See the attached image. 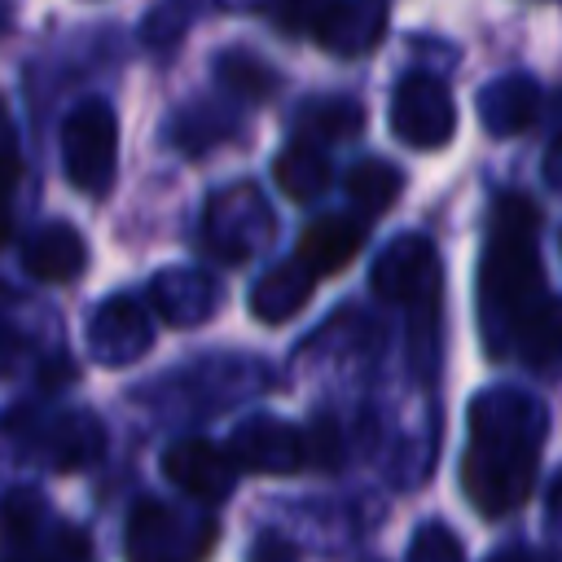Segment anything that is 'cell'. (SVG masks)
<instances>
[{"instance_id": "20", "label": "cell", "mask_w": 562, "mask_h": 562, "mask_svg": "<svg viewBox=\"0 0 562 562\" xmlns=\"http://www.w3.org/2000/svg\"><path fill=\"white\" fill-rule=\"evenodd\" d=\"M408 562H465V553H461V540L443 522H426L417 527L408 544Z\"/></svg>"}, {"instance_id": "15", "label": "cell", "mask_w": 562, "mask_h": 562, "mask_svg": "<svg viewBox=\"0 0 562 562\" xmlns=\"http://www.w3.org/2000/svg\"><path fill=\"white\" fill-rule=\"evenodd\" d=\"M272 180L281 184V193H290L294 202H307L316 198L325 184H329V162L325 154H316V145H290L277 162H272Z\"/></svg>"}, {"instance_id": "4", "label": "cell", "mask_w": 562, "mask_h": 562, "mask_svg": "<svg viewBox=\"0 0 562 562\" xmlns=\"http://www.w3.org/2000/svg\"><path fill=\"white\" fill-rule=\"evenodd\" d=\"M228 457L246 474H294L307 465V439L281 417H246L228 435Z\"/></svg>"}, {"instance_id": "26", "label": "cell", "mask_w": 562, "mask_h": 562, "mask_svg": "<svg viewBox=\"0 0 562 562\" xmlns=\"http://www.w3.org/2000/svg\"><path fill=\"white\" fill-rule=\"evenodd\" d=\"M549 531L562 540V479H558L553 492H549Z\"/></svg>"}, {"instance_id": "16", "label": "cell", "mask_w": 562, "mask_h": 562, "mask_svg": "<svg viewBox=\"0 0 562 562\" xmlns=\"http://www.w3.org/2000/svg\"><path fill=\"white\" fill-rule=\"evenodd\" d=\"M215 79H220L233 97H241V101H263V97L277 88L272 66H268L259 53H246V48L220 53V57H215Z\"/></svg>"}, {"instance_id": "21", "label": "cell", "mask_w": 562, "mask_h": 562, "mask_svg": "<svg viewBox=\"0 0 562 562\" xmlns=\"http://www.w3.org/2000/svg\"><path fill=\"white\" fill-rule=\"evenodd\" d=\"M303 439H307V465L334 470V465L342 461V439H338V426H334L329 417H316V422L303 430Z\"/></svg>"}, {"instance_id": "8", "label": "cell", "mask_w": 562, "mask_h": 562, "mask_svg": "<svg viewBox=\"0 0 562 562\" xmlns=\"http://www.w3.org/2000/svg\"><path fill=\"white\" fill-rule=\"evenodd\" d=\"M22 268H26L35 281H48V285L75 281V277L88 268L83 233H79L75 224H61V220L40 224V228L26 237V246H22Z\"/></svg>"}, {"instance_id": "10", "label": "cell", "mask_w": 562, "mask_h": 562, "mask_svg": "<svg viewBox=\"0 0 562 562\" xmlns=\"http://www.w3.org/2000/svg\"><path fill=\"white\" fill-rule=\"evenodd\" d=\"M31 452L40 448V457L53 465V470H83L101 457V426L88 417V413H66V417H53L44 422L35 435H31Z\"/></svg>"}, {"instance_id": "13", "label": "cell", "mask_w": 562, "mask_h": 562, "mask_svg": "<svg viewBox=\"0 0 562 562\" xmlns=\"http://www.w3.org/2000/svg\"><path fill=\"white\" fill-rule=\"evenodd\" d=\"M422 272H430V255L426 241L417 237H400L373 268V285L386 299H413L422 290Z\"/></svg>"}, {"instance_id": "18", "label": "cell", "mask_w": 562, "mask_h": 562, "mask_svg": "<svg viewBox=\"0 0 562 562\" xmlns=\"http://www.w3.org/2000/svg\"><path fill=\"white\" fill-rule=\"evenodd\" d=\"M395 193H400V171H395L391 162H382V158H364V162H356V167L347 171V198H351L364 215L386 211V206L395 202Z\"/></svg>"}, {"instance_id": "12", "label": "cell", "mask_w": 562, "mask_h": 562, "mask_svg": "<svg viewBox=\"0 0 562 562\" xmlns=\"http://www.w3.org/2000/svg\"><path fill=\"white\" fill-rule=\"evenodd\" d=\"M215 299H220V290H215L202 272H167V277H158V285H154V303H158L162 316L176 321V325L202 321V316L215 307Z\"/></svg>"}, {"instance_id": "27", "label": "cell", "mask_w": 562, "mask_h": 562, "mask_svg": "<svg viewBox=\"0 0 562 562\" xmlns=\"http://www.w3.org/2000/svg\"><path fill=\"white\" fill-rule=\"evenodd\" d=\"M492 562H549L544 553H531V549H505V553H496Z\"/></svg>"}, {"instance_id": "22", "label": "cell", "mask_w": 562, "mask_h": 562, "mask_svg": "<svg viewBox=\"0 0 562 562\" xmlns=\"http://www.w3.org/2000/svg\"><path fill=\"white\" fill-rule=\"evenodd\" d=\"M334 4H338V0H277V18H281L290 31H307V26L316 31Z\"/></svg>"}, {"instance_id": "3", "label": "cell", "mask_w": 562, "mask_h": 562, "mask_svg": "<svg viewBox=\"0 0 562 562\" xmlns=\"http://www.w3.org/2000/svg\"><path fill=\"white\" fill-rule=\"evenodd\" d=\"M61 167H66V180L88 198H97L114 184L119 119H114L110 101L88 97L70 110V119L61 123Z\"/></svg>"}, {"instance_id": "9", "label": "cell", "mask_w": 562, "mask_h": 562, "mask_svg": "<svg viewBox=\"0 0 562 562\" xmlns=\"http://www.w3.org/2000/svg\"><path fill=\"white\" fill-rule=\"evenodd\" d=\"M364 246V224L347 220V215H321L299 233V263L312 277H329L338 268H347Z\"/></svg>"}, {"instance_id": "19", "label": "cell", "mask_w": 562, "mask_h": 562, "mask_svg": "<svg viewBox=\"0 0 562 562\" xmlns=\"http://www.w3.org/2000/svg\"><path fill=\"white\" fill-rule=\"evenodd\" d=\"M44 522V496L31 492V487H18L0 501V540L13 549V553H26L35 544V531Z\"/></svg>"}, {"instance_id": "5", "label": "cell", "mask_w": 562, "mask_h": 562, "mask_svg": "<svg viewBox=\"0 0 562 562\" xmlns=\"http://www.w3.org/2000/svg\"><path fill=\"white\" fill-rule=\"evenodd\" d=\"M162 474L206 509L228 501L237 487V461L228 457V448H215L211 439H176L162 452Z\"/></svg>"}, {"instance_id": "28", "label": "cell", "mask_w": 562, "mask_h": 562, "mask_svg": "<svg viewBox=\"0 0 562 562\" xmlns=\"http://www.w3.org/2000/svg\"><path fill=\"white\" fill-rule=\"evenodd\" d=\"M4 562H48V558H40V553H35V549H26V553H9V558H4Z\"/></svg>"}, {"instance_id": "14", "label": "cell", "mask_w": 562, "mask_h": 562, "mask_svg": "<svg viewBox=\"0 0 562 562\" xmlns=\"http://www.w3.org/2000/svg\"><path fill=\"white\" fill-rule=\"evenodd\" d=\"M360 127V110L356 101H342V97H321V101H303L299 114H294V136L299 145H312V140H338L347 132Z\"/></svg>"}, {"instance_id": "7", "label": "cell", "mask_w": 562, "mask_h": 562, "mask_svg": "<svg viewBox=\"0 0 562 562\" xmlns=\"http://www.w3.org/2000/svg\"><path fill=\"white\" fill-rule=\"evenodd\" d=\"M391 127L408 140V145H443L452 132V105L448 92L426 79V75H408L395 88V105H391Z\"/></svg>"}, {"instance_id": "17", "label": "cell", "mask_w": 562, "mask_h": 562, "mask_svg": "<svg viewBox=\"0 0 562 562\" xmlns=\"http://www.w3.org/2000/svg\"><path fill=\"white\" fill-rule=\"evenodd\" d=\"M316 40L334 53H360L378 40V13H360V4H334L316 26Z\"/></svg>"}, {"instance_id": "11", "label": "cell", "mask_w": 562, "mask_h": 562, "mask_svg": "<svg viewBox=\"0 0 562 562\" xmlns=\"http://www.w3.org/2000/svg\"><path fill=\"white\" fill-rule=\"evenodd\" d=\"M312 272L294 259V263H281V268H272V272H263L259 277V285H255V294H250V312L263 321V325H281V321H290L303 303H307V294H312Z\"/></svg>"}, {"instance_id": "2", "label": "cell", "mask_w": 562, "mask_h": 562, "mask_svg": "<svg viewBox=\"0 0 562 562\" xmlns=\"http://www.w3.org/2000/svg\"><path fill=\"white\" fill-rule=\"evenodd\" d=\"M220 522L211 509H184L158 496H145L127 514L123 553L127 562H206L215 553Z\"/></svg>"}, {"instance_id": "25", "label": "cell", "mask_w": 562, "mask_h": 562, "mask_svg": "<svg viewBox=\"0 0 562 562\" xmlns=\"http://www.w3.org/2000/svg\"><path fill=\"white\" fill-rule=\"evenodd\" d=\"M9 233H13V189L0 184V246L9 241Z\"/></svg>"}, {"instance_id": "23", "label": "cell", "mask_w": 562, "mask_h": 562, "mask_svg": "<svg viewBox=\"0 0 562 562\" xmlns=\"http://www.w3.org/2000/svg\"><path fill=\"white\" fill-rule=\"evenodd\" d=\"M18 176H22V154H18V132H13V119H9V105L0 97V184L18 189Z\"/></svg>"}, {"instance_id": "1", "label": "cell", "mask_w": 562, "mask_h": 562, "mask_svg": "<svg viewBox=\"0 0 562 562\" xmlns=\"http://www.w3.org/2000/svg\"><path fill=\"white\" fill-rule=\"evenodd\" d=\"M544 417L522 395H483L470 408V448L461 461V487L487 518L518 509L536 487V448Z\"/></svg>"}, {"instance_id": "24", "label": "cell", "mask_w": 562, "mask_h": 562, "mask_svg": "<svg viewBox=\"0 0 562 562\" xmlns=\"http://www.w3.org/2000/svg\"><path fill=\"white\" fill-rule=\"evenodd\" d=\"M250 562H299V558H294L290 540H281V536H259L255 549H250Z\"/></svg>"}, {"instance_id": "6", "label": "cell", "mask_w": 562, "mask_h": 562, "mask_svg": "<svg viewBox=\"0 0 562 562\" xmlns=\"http://www.w3.org/2000/svg\"><path fill=\"white\" fill-rule=\"evenodd\" d=\"M149 338H154L149 312L136 299H127V294L101 303L97 316L88 321V351L101 364H132V360H140Z\"/></svg>"}]
</instances>
